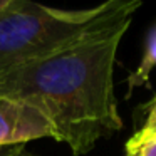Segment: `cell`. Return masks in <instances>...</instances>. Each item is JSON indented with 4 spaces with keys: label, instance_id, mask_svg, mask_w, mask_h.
Masks as SVG:
<instances>
[{
    "label": "cell",
    "instance_id": "obj_6",
    "mask_svg": "<svg viewBox=\"0 0 156 156\" xmlns=\"http://www.w3.org/2000/svg\"><path fill=\"white\" fill-rule=\"evenodd\" d=\"M0 156H34L25 144L17 146H0Z\"/></svg>",
    "mask_w": 156,
    "mask_h": 156
},
{
    "label": "cell",
    "instance_id": "obj_7",
    "mask_svg": "<svg viewBox=\"0 0 156 156\" xmlns=\"http://www.w3.org/2000/svg\"><path fill=\"white\" fill-rule=\"evenodd\" d=\"M143 131L146 133H156V98L151 102V109H149V114L146 118V122L143 126Z\"/></svg>",
    "mask_w": 156,
    "mask_h": 156
},
{
    "label": "cell",
    "instance_id": "obj_3",
    "mask_svg": "<svg viewBox=\"0 0 156 156\" xmlns=\"http://www.w3.org/2000/svg\"><path fill=\"white\" fill-rule=\"evenodd\" d=\"M44 138L55 139L54 126L44 112L27 102L0 99V146L27 144Z\"/></svg>",
    "mask_w": 156,
    "mask_h": 156
},
{
    "label": "cell",
    "instance_id": "obj_2",
    "mask_svg": "<svg viewBox=\"0 0 156 156\" xmlns=\"http://www.w3.org/2000/svg\"><path fill=\"white\" fill-rule=\"evenodd\" d=\"M143 0H104L82 10H62L32 0H12L0 10V74L81 44L126 20Z\"/></svg>",
    "mask_w": 156,
    "mask_h": 156
},
{
    "label": "cell",
    "instance_id": "obj_4",
    "mask_svg": "<svg viewBox=\"0 0 156 156\" xmlns=\"http://www.w3.org/2000/svg\"><path fill=\"white\" fill-rule=\"evenodd\" d=\"M154 67H156V27L151 30L148 41H146V49L138 69L126 79V84H128L126 98H129L133 94L134 87H143V86L149 87V74Z\"/></svg>",
    "mask_w": 156,
    "mask_h": 156
},
{
    "label": "cell",
    "instance_id": "obj_5",
    "mask_svg": "<svg viewBox=\"0 0 156 156\" xmlns=\"http://www.w3.org/2000/svg\"><path fill=\"white\" fill-rule=\"evenodd\" d=\"M124 156H156V133L139 129L128 139Z\"/></svg>",
    "mask_w": 156,
    "mask_h": 156
},
{
    "label": "cell",
    "instance_id": "obj_8",
    "mask_svg": "<svg viewBox=\"0 0 156 156\" xmlns=\"http://www.w3.org/2000/svg\"><path fill=\"white\" fill-rule=\"evenodd\" d=\"M10 2H12V0H0V10H2V9H5L9 4H10Z\"/></svg>",
    "mask_w": 156,
    "mask_h": 156
},
{
    "label": "cell",
    "instance_id": "obj_1",
    "mask_svg": "<svg viewBox=\"0 0 156 156\" xmlns=\"http://www.w3.org/2000/svg\"><path fill=\"white\" fill-rule=\"evenodd\" d=\"M131 20L41 61L0 74V99L37 108L52 122L55 141L74 156L122 128L114 94L118 49Z\"/></svg>",
    "mask_w": 156,
    "mask_h": 156
}]
</instances>
